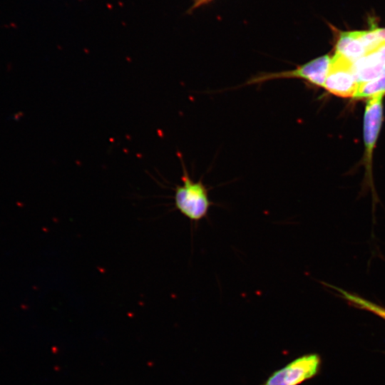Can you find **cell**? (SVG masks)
I'll list each match as a JSON object with an SVG mask.
<instances>
[{
    "mask_svg": "<svg viewBox=\"0 0 385 385\" xmlns=\"http://www.w3.org/2000/svg\"><path fill=\"white\" fill-rule=\"evenodd\" d=\"M182 185L175 188V208L190 221L197 223L207 217L213 202L209 197V190L202 180L195 181L189 175L182 161Z\"/></svg>",
    "mask_w": 385,
    "mask_h": 385,
    "instance_id": "obj_1",
    "label": "cell"
},
{
    "mask_svg": "<svg viewBox=\"0 0 385 385\" xmlns=\"http://www.w3.org/2000/svg\"><path fill=\"white\" fill-rule=\"evenodd\" d=\"M330 61V56L327 54L321 56L298 66L292 70L259 73L252 77L245 85L260 84L276 79L298 78L314 86L323 88Z\"/></svg>",
    "mask_w": 385,
    "mask_h": 385,
    "instance_id": "obj_2",
    "label": "cell"
},
{
    "mask_svg": "<svg viewBox=\"0 0 385 385\" xmlns=\"http://www.w3.org/2000/svg\"><path fill=\"white\" fill-rule=\"evenodd\" d=\"M384 96V94H380L369 98L364 115L363 133L365 151L363 162L366 168L367 183L374 190L372 158L383 120V98Z\"/></svg>",
    "mask_w": 385,
    "mask_h": 385,
    "instance_id": "obj_3",
    "label": "cell"
},
{
    "mask_svg": "<svg viewBox=\"0 0 385 385\" xmlns=\"http://www.w3.org/2000/svg\"><path fill=\"white\" fill-rule=\"evenodd\" d=\"M359 84L353 63L334 53L331 57L323 88L337 96L353 98Z\"/></svg>",
    "mask_w": 385,
    "mask_h": 385,
    "instance_id": "obj_4",
    "label": "cell"
},
{
    "mask_svg": "<svg viewBox=\"0 0 385 385\" xmlns=\"http://www.w3.org/2000/svg\"><path fill=\"white\" fill-rule=\"evenodd\" d=\"M320 362L316 354L302 356L274 372L262 385H299L317 374Z\"/></svg>",
    "mask_w": 385,
    "mask_h": 385,
    "instance_id": "obj_5",
    "label": "cell"
},
{
    "mask_svg": "<svg viewBox=\"0 0 385 385\" xmlns=\"http://www.w3.org/2000/svg\"><path fill=\"white\" fill-rule=\"evenodd\" d=\"M359 83L366 82L385 75V45L353 63Z\"/></svg>",
    "mask_w": 385,
    "mask_h": 385,
    "instance_id": "obj_6",
    "label": "cell"
},
{
    "mask_svg": "<svg viewBox=\"0 0 385 385\" xmlns=\"http://www.w3.org/2000/svg\"><path fill=\"white\" fill-rule=\"evenodd\" d=\"M351 39L356 53L361 58L385 45V28H373L369 31H351Z\"/></svg>",
    "mask_w": 385,
    "mask_h": 385,
    "instance_id": "obj_7",
    "label": "cell"
},
{
    "mask_svg": "<svg viewBox=\"0 0 385 385\" xmlns=\"http://www.w3.org/2000/svg\"><path fill=\"white\" fill-rule=\"evenodd\" d=\"M325 285L336 290L340 297L348 302L351 306L372 312L373 314L385 319V309L384 307H381V306L368 301L356 294L348 292L342 288L337 287L329 284H325Z\"/></svg>",
    "mask_w": 385,
    "mask_h": 385,
    "instance_id": "obj_8",
    "label": "cell"
},
{
    "mask_svg": "<svg viewBox=\"0 0 385 385\" xmlns=\"http://www.w3.org/2000/svg\"><path fill=\"white\" fill-rule=\"evenodd\" d=\"M380 94L385 95V75L369 81L359 83L353 98H370Z\"/></svg>",
    "mask_w": 385,
    "mask_h": 385,
    "instance_id": "obj_9",
    "label": "cell"
},
{
    "mask_svg": "<svg viewBox=\"0 0 385 385\" xmlns=\"http://www.w3.org/2000/svg\"><path fill=\"white\" fill-rule=\"evenodd\" d=\"M214 0H193L192 4L190 8L188 9V13H192L194 10L207 5L212 2Z\"/></svg>",
    "mask_w": 385,
    "mask_h": 385,
    "instance_id": "obj_10",
    "label": "cell"
}]
</instances>
